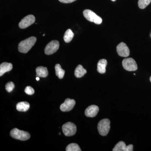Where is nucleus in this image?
Listing matches in <instances>:
<instances>
[{
  "mask_svg": "<svg viewBox=\"0 0 151 151\" xmlns=\"http://www.w3.org/2000/svg\"><path fill=\"white\" fill-rule=\"evenodd\" d=\"M127 146L126 144L123 141H120L118 144H116L113 151H127Z\"/></svg>",
  "mask_w": 151,
  "mask_h": 151,
  "instance_id": "19",
  "label": "nucleus"
},
{
  "mask_svg": "<svg viewBox=\"0 0 151 151\" xmlns=\"http://www.w3.org/2000/svg\"><path fill=\"white\" fill-rule=\"evenodd\" d=\"M150 81L151 82V76L150 77Z\"/></svg>",
  "mask_w": 151,
  "mask_h": 151,
  "instance_id": "28",
  "label": "nucleus"
},
{
  "mask_svg": "<svg viewBox=\"0 0 151 151\" xmlns=\"http://www.w3.org/2000/svg\"><path fill=\"white\" fill-rule=\"evenodd\" d=\"M86 69H84L82 65H78L76 68L74 74L76 78H81L86 74Z\"/></svg>",
  "mask_w": 151,
  "mask_h": 151,
  "instance_id": "16",
  "label": "nucleus"
},
{
  "mask_svg": "<svg viewBox=\"0 0 151 151\" xmlns=\"http://www.w3.org/2000/svg\"><path fill=\"white\" fill-rule=\"evenodd\" d=\"M59 47V42L57 40L51 41L46 45L45 49V53L47 55L53 54Z\"/></svg>",
  "mask_w": 151,
  "mask_h": 151,
  "instance_id": "7",
  "label": "nucleus"
},
{
  "mask_svg": "<svg viewBox=\"0 0 151 151\" xmlns=\"http://www.w3.org/2000/svg\"><path fill=\"white\" fill-rule=\"evenodd\" d=\"M36 40V38L31 37L22 41L19 44V51L22 53H27L35 44Z\"/></svg>",
  "mask_w": 151,
  "mask_h": 151,
  "instance_id": "1",
  "label": "nucleus"
},
{
  "mask_svg": "<svg viewBox=\"0 0 151 151\" xmlns=\"http://www.w3.org/2000/svg\"><path fill=\"white\" fill-rule=\"evenodd\" d=\"M36 80H37V81H39V80H40V78L39 77H36Z\"/></svg>",
  "mask_w": 151,
  "mask_h": 151,
  "instance_id": "26",
  "label": "nucleus"
},
{
  "mask_svg": "<svg viewBox=\"0 0 151 151\" xmlns=\"http://www.w3.org/2000/svg\"><path fill=\"white\" fill-rule=\"evenodd\" d=\"M45 35V34H44L43 35V36H44Z\"/></svg>",
  "mask_w": 151,
  "mask_h": 151,
  "instance_id": "29",
  "label": "nucleus"
},
{
  "mask_svg": "<svg viewBox=\"0 0 151 151\" xmlns=\"http://www.w3.org/2000/svg\"><path fill=\"white\" fill-rule=\"evenodd\" d=\"M122 65L125 70L129 71H136L138 67L137 63L133 58H126L123 60Z\"/></svg>",
  "mask_w": 151,
  "mask_h": 151,
  "instance_id": "5",
  "label": "nucleus"
},
{
  "mask_svg": "<svg viewBox=\"0 0 151 151\" xmlns=\"http://www.w3.org/2000/svg\"><path fill=\"white\" fill-rule=\"evenodd\" d=\"M133 145H129L127 146V151H133Z\"/></svg>",
  "mask_w": 151,
  "mask_h": 151,
  "instance_id": "25",
  "label": "nucleus"
},
{
  "mask_svg": "<svg viewBox=\"0 0 151 151\" xmlns=\"http://www.w3.org/2000/svg\"><path fill=\"white\" fill-rule=\"evenodd\" d=\"M66 151H81V150L80 147L77 144L75 143H71L69 144L66 147Z\"/></svg>",
  "mask_w": 151,
  "mask_h": 151,
  "instance_id": "20",
  "label": "nucleus"
},
{
  "mask_svg": "<svg viewBox=\"0 0 151 151\" xmlns=\"http://www.w3.org/2000/svg\"><path fill=\"white\" fill-rule=\"evenodd\" d=\"M36 76L39 77L45 78L48 76V72L47 68L43 66H39L36 69Z\"/></svg>",
  "mask_w": 151,
  "mask_h": 151,
  "instance_id": "13",
  "label": "nucleus"
},
{
  "mask_svg": "<svg viewBox=\"0 0 151 151\" xmlns=\"http://www.w3.org/2000/svg\"><path fill=\"white\" fill-rule=\"evenodd\" d=\"M76 102L73 99L67 98L60 106V109L63 112H68L72 110L75 106Z\"/></svg>",
  "mask_w": 151,
  "mask_h": 151,
  "instance_id": "10",
  "label": "nucleus"
},
{
  "mask_svg": "<svg viewBox=\"0 0 151 151\" xmlns=\"http://www.w3.org/2000/svg\"><path fill=\"white\" fill-rule=\"evenodd\" d=\"M10 135L14 139L22 141L27 140L30 138V135L28 132L21 131L17 128H14L11 131Z\"/></svg>",
  "mask_w": 151,
  "mask_h": 151,
  "instance_id": "2",
  "label": "nucleus"
},
{
  "mask_svg": "<svg viewBox=\"0 0 151 151\" xmlns=\"http://www.w3.org/2000/svg\"><path fill=\"white\" fill-rule=\"evenodd\" d=\"M74 34L70 29H68L65 32L63 36V39L64 41L66 43H68L70 42L71 40L73 39Z\"/></svg>",
  "mask_w": 151,
  "mask_h": 151,
  "instance_id": "17",
  "label": "nucleus"
},
{
  "mask_svg": "<svg viewBox=\"0 0 151 151\" xmlns=\"http://www.w3.org/2000/svg\"><path fill=\"white\" fill-rule=\"evenodd\" d=\"M62 131L65 136L71 137L75 134L76 127L75 124L71 122H67L62 126Z\"/></svg>",
  "mask_w": 151,
  "mask_h": 151,
  "instance_id": "6",
  "label": "nucleus"
},
{
  "mask_svg": "<svg viewBox=\"0 0 151 151\" xmlns=\"http://www.w3.org/2000/svg\"><path fill=\"white\" fill-rule=\"evenodd\" d=\"M83 15L89 21L93 22L97 24H100L102 23L103 20L100 17L97 16L95 13L89 9H86L83 12Z\"/></svg>",
  "mask_w": 151,
  "mask_h": 151,
  "instance_id": "4",
  "label": "nucleus"
},
{
  "mask_svg": "<svg viewBox=\"0 0 151 151\" xmlns=\"http://www.w3.org/2000/svg\"><path fill=\"white\" fill-rule=\"evenodd\" d=\"M151 0H139L138 1V6L141 9H144L150 4Z\"/></svg>",
  "mask_w": 151,
  "mask_h": 151,
  "instance_id": "21",
  "label": "nucleus"
},
{
  "mask_svg": "<svg viewBox=\"0 0 151 151\" xmlns=\"http://www.w3.org/2000/svg\"><path fill=\"white\" fill-rule=\"evenodd\" d=\"M29 103L27 102H19L17 105L16 108L19 112H26L29 109Z\"/></svg>",
  "mask_w": 151,
  "mask_h": 151,
  "instance_id": "15",
  "label": "nucleus"
},
{
  "mask_svg": "<svg viewBox=\"0 0 151 151\" xmlns=\"http://www.w3.org/2000/svg\"><path fill=\"white\" fill-rule=\"evenodd\" d=\"M35 18L33 15H29L25 17L19 23V27L21 29H25L34 23Z\"/></svg>",
  "mask_w": 151,
  "mask_h": 151,
  "instance_id": "8",
  "label": "nucleus"
},
{
  "mask_svg": "<svg viewBox=\"0 0 151 151\" xmlns=\"http://www.w3.org/2000/svg\"><path fill=\"white\" fill-rule=\"evenodd\" d=\"M99 111V107L97 105H90L85 110V115L87 117L93 118L97 116Z\"/></svg>",
  "mask_w": 151,
  "mask_h": 151,
  "instance_id": "11",
  "label": "nucleus"
},
{
  "mask_svg": "<svg viewBox=\"0 0 151 151\" xmlns=\"http://www.w3.org/2000/svg\"><path fill=\"white\" fill-rule=\"evenodd\" d=\"M110 123V120L107 119H103L99 122L97 129L101 136H105L108 134L111 128Z\"/></svg>",
  "mask_w": 151,
  "mask_h": 151,
  "instance_id": "3",
  "label": "nucleus"
},
{
  "mask_svg": "<svg viewBox=\"0 0 151 151\" xmlns=\"http://www.w3.org/2000/svg\"><path fill=\"white\" fill-rule=\"evenodd\" d=\"M117 52L119 56L127 57L130 55V50L127 44L124 42H121L117 46Z\"/></svg>",
  "mask_w": 151,
  "mask_h": 151,
  "instance_id": "9",
  "label": "nucleus"
},
{
  "mask_svg": "<svg viewBox=\"0 0 151 151\" xmlns=\"http://www.w3.org/2000/svg\"><path fill=\"white\" fill-rule=\"evenodd\" d=\"M107 65V60L106 59L100 60L97 63V70L99 73H104L106 72V67Z\"/></svg>",
  "mask_w": 151,
  "mask_h": 151,
  "instance_id": "14",
  "label": "nucleus"
},
{
  "mask_svg": "<svg viewBox=\"0 0 151 151\" xmlns=\"http://www.w3.org/2000/svg\"><path fill=\"white\" fill-rule=\"evenodd\" d=\"M24 92L28 95H31L34 94L35 90L33 88L30 86H27L25 89Z\"/></svg>",
  "mask_w": 151,
  "mask_h": 151,
  "instance_id": "23",
  "label": "nucleus"
},
{
  "mask_svg": "<svg viewBox=\"0 0 151 151\" xmlns=\"http://www.w3.org/2000/svg\"><path fill=\"white\" fill-rule=\"evenodd\" d=\"M76 0H59L60 2L62 3H65V4H68V3H71L75 1Z\"/></svg>",
  "mask_w": 151,
  "mask_h": 151,
  "instance_id": "24",
  "label": "nucleus"
},
{
  "mask_svg": "<svg viewBox=\"0 0 151 151\" xmlns=\"http://www.w3.org/2000/svg\"><path fill=\"white\" fill-rule=\"evenodd\" d=\"M12 68L13 65L12 63L7 62L3 63L0 65V76H1L6 72L10 71Z\"/></svg>",
  "mask_w": 151,
  "mask_h": 151,
  "instance_id": "12",
  "label": "nucleus"
},
{
  "mask_svg": "<svg viewBox=\"0 0 151 151\" xmlns=\"http://www.w3.org/2000/svg\"><path fill=\"white\" fill-rule=\"evenodd\" d=\"M15 87V85L13 82L12 81L7 83L6 85V89L7 92H11L13 91Z\"/></svg>",
  "mask_w": 151,
  "mask_h": 151,
  "instance_id": "22",
  "label": "nucleus"
},
{
  "mask_svg": "<svg viewBox=\"0 0 151 151\" xmlns=\"http://www.w3.org/2000/svg\"><path fill=\"white\" fill-rule=\"evenodd\" d=\"M55 70L57 76L60 79H62L65 74V70L62 69L61 66L59 64H57L55 65Z\"/></svg>",
  "mask_w": 151,
  "mask_h": 151,
  "instance_id": "18",
  "label": "nucleus"
},
{
  "mask_svg": "<svg viewBox=\"0 0 151 151\" xmlns=\"http://www.w3.org/2000/svg\"><path fill=\"white\" fill-rule=\"evenodd\" d=\"M111 1H115L116 0H111Z\"/></svg>",
  "mask_w": 151,
  "mask_h": 151,
  "instance_id": "27",
  "label": "nucleus"
}]
</instances>
